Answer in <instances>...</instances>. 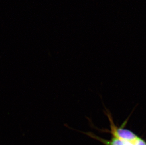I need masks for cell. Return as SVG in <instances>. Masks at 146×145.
I'll list each match as a JSON object with an SVG mask.
<instances>
[{
	"instance_id": "6da1fadb",
	"label": "cell",
	"mask_w": 146,
	"mask_h": 145,
	"mask_svg": "<svg viewBox=\"0 0 146 145\" xmlns=\"http://www.w3.org/2000/svg\"><path fill=\"white\" fill-rule=\"evenodd\" d=\"M109 122L110 123V132L113 137L119 138L124 141L133 142L138 138V136L132 131L123 127H118L114 123L113 119L110 114H107Z\"/></svg>"
},
{
	"instance_id": "7a4b0ae2",
	"label": "cell",
	"mask_w": 146,
	"mask_h": 145,
	"mask_svg": "<svg viewBox=\"0 0 146 145\" xmlns=\"http://www.w3.org/2000/svg\"><path fill=\"white\" fill-rule=\"evenodd\" d=\"M132 143L134 145H146V141L139 137Z\"/></svg>"
},
{
	"instance_id": "3957f363",
	"label": "cell",
	"mask_w": 146,
	"mask_h": 145,
	"mask_svg": "<svg viewBox=\"0 0 146 145\" xmlns=\"http://www.w3.org/2000/svg\"><path fill=\"white\" fill-rule=\"evenodd\" d=\"M125 145H134L133 144V143L131 142H128V141H126V142Z\"/></svg>"
}]
</instances>
